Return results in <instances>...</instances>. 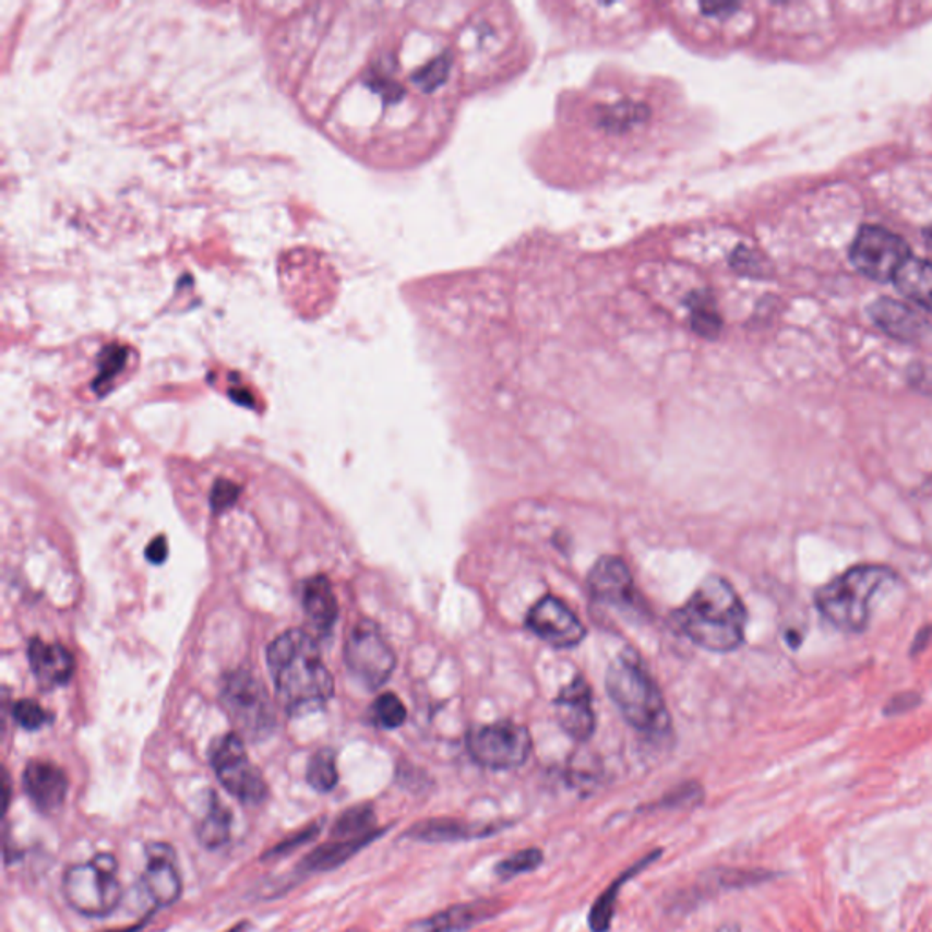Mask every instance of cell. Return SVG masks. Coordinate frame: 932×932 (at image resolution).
Returning <instances> with one entry per match:
<instances>
[{"label":"cell","instance_id":"6da1fadb","mask_svg":"<svg viewBox=\"0 0 932 932\" xmlns=\"http://www.w3.org/2000/svg\"><path fill=\"white\" fill-rule=\"evenodd\" d=\"M746 609L727 579L710 576L672 616L674 625L697 647L732 653L745 642Z\"/></svg>","mask_w":932,"mask_h":932},{"label":"cell","instance_id":"7a4b0ae2","mask_svg":"<svg viewBox=\"0 0 932 932\" xmlns=\"http://www.w3.org/2000/svg\"><path fill=\"white\" fill-rule=\"evenodd\" d=\"M280 702L290 713L321 707L334 694V681L323 664L318 642L304 631H288L266 653Z\"/></svg>","mask_w":932,"mask_h":932},{"label":"cell","instance_id":"3957f363","mask_svg":"<svg viewBox=\"0 0 932 932\" xmlns=\"http://www.w3.org/2000/svg\"><path fill=\"white\" fill-rule=\"evenodd\" d=\"M605 681L610 700L634 729L650 736L669 732L670 716L661 691L634 650L626 648L616 656Z\"/></svg>","mask_w":932,"mask_h":932},{"label":"cell","instance_id":"277c9868","mask_svg":"<svg viewBox=\"0 0 932 932\" xmlns=\"http://www.w3.org/2000/svg\"><path fill=\"white\" fill-rule=\"evenodd\" d=\"M896 579V572L885 565L850 566L833 582L817 588L814 605L817 612L847 634H861L871 620V601L880 588Z\"/></svg>","mask_w":932,"mask_h":932},{"label":"cell","instance_id":"5b68a950","mask_svg":"<svg viewBox=\"0 0 932 932\" xmlns=\"http://www.w3.org/2000/svg\"><path fill=\"white\" fill-rule=\"evenodd\" d=\"M62 894L79 915L103 918L113 912L122 898L116 856L97 855L88 863L70 867L62 877Z\"/></svg>","mask_w":932,"mask_h":932},{"label":"cell","instance_id":"8992f818","mask_svg":"<svg viewBox=\"0 0 932 932\" xmlns=\"http://www.w3.org/2000/svg\"><path fill=\"white\" fill-rule=\"evenodd\" d=\"M474 762L492 770H512L527 763L533 752V736L514 721H495L474 727L466 736Z\"/></svg>","mask_w":932,"mask_h":932},{"label":"cell","instance_id":"52a82bcc","mask_svg":"<svg viewBox=\"0 0 932 932\" xmlns=\"http://www.w3.org/2000/svg\"><path fill=\"white\" fill-rule=\"evenodd\" d=\"M210 763L220 785L244 805H261L268 798V784L250 762L241 736L226 734L215 741Z\"/></svg>","mask_w":932,"mask_h":932},{"label":"cell","instance_id":"ba28073f","mask_svg":"<svg viewBox=\"0 0 932 932\" xmlns=\"http://www.w3.org/2000/svg\"><path fill=\"white\" fill-rule=\"evenodd\" d=\"M849 255L855 268L869 279L893 283L912 253L904 237L883 226L865 225L856 234Z\"/></svg>","mask_w":932,"mask_h":932},{"label":"cell","instance_id":"9c48e42d","mask_svg":"<svg viewBox=\"0 0 932 932\" xmlns=\"http://www.w3.org/2000/svg\"><path fill=\"white\" fill-rule=\"evenodd\" d=\"M345 658L351 674L368 686L379 689L395 669L394 650L372 621H361L346 640Z\"/></svg>","mask_w":932,"mask_h":932},{"label":"cell","instance_id":"30bf717a","mask_svg":"<svg viewBox=\"0 0 932 932\" xmlns=\"http://www.w3.org/2000/svg\"><path fill=\"white\" fill-rule=\"evenodd\" d=\"M220 697L234 721L247 732L264 734L274 727V708L268 694L247 670H237L226 678Z\"/></svg>","mask_w":932,"mask_h":932},{"label":"cell","instance_id":"8fae6325","mask_svg":"<svg viewBox=\"0 0 932 932\" xmlns=\"http://www.w3.org/2000/svg\"><path fill=\"white\" fill-rule=\"evenodd\" d=\"M588 588L596 601L621 610V612H643L642 596L625 561L616 555H605L596 561L588 574Z\"/></svg>","mask_w":932,"mask_h":932},{"label":"cell","instance_id":"7c38bea8","mask_svg":"<svg viewBox=\"0 0 932 932\" xmlns=\"http://www.w3.org/2000/svg\"><path fill=\"white\" fill-rule=\"evenodd\" d=\"M527 626L554 648L576 647L587 636L582 620L554 596H545L534 605L527 616Z\"/></svg>","mask_w":932,"mask_h":932},{"label":"cell","instance_id":"4fadbf2b","mask_svg":"<svg viewBox=\"0 0 932 932\" xmlns=\"http://www.w3.org/2000/svg\"><path fill=\"white\" fill-rule=\"evenodd\" d=\"M146 871L143 883L155 905L170 907L181 898L182 880L177 871L176 850L168 844L146 845Z\"/></svg>","mask_w":932,"mask_h":932},{"label":"cell","instance_id":"5bb4252c","mask_svg":"<svg viewBox=\"0 0 932 932\" xmlns=\"http://www.w3.org/2000/svg\"><path fill=\"white\" fill-rule=\"evenodd\" d=\"M68 776L56 763L34 760L24 768L23 789L40 814L53 816L61 811L68 794Z\"/></svg>","mask_w":932,"mask_h":932},{"label":"cell","instance_id":"9a60e30c","mask_svg":"<svg viewBox=\"0 0 932 932\" xmlns=\"http://www.w3.org/2000/svg\"><path fill=\"white\" fill-rule=\"evenodd\" d=\"M555 714L561 729L577 741H587L596 729L593 689L577 676L560 692L555 700Z\"/></svg>","mask_w":932,"mask_h":932},{"label":"cell","instance_id":"2e32d148","mask_svg":"<svg viewBox=\"0 0 932 932\" xmlns=\"http://www.w3.org/2000/svg\"><path fill=\"white\" fill-rule=\"evenodd\" d=\"M505 828V823H470L455 817H430L411 825L405 838L425 841V844H454L489 838Z\"/></svg>","mask_w":932,"mask_h":932},{"label":"cell","instance_id":"e0dca14e","mask_svg":"<svg viewBox=\"0 0 932 932\" xmlns=\"http://www.w3.org/2000/svg\"><path fill=\"white\" fill-rule=\"evenodd\" d=\"M501 910V901L481 899L468 904L452 905L438 915L428 916L422 920L411 921L403 932H465L473 927L490 920Z\"/></svg>","mask_w":932,"mask_h":932},{"label":"cell","instance_id":"ac0fdd59","mask_svg":"<svg viewBox=\"0 0 932 932\" xmlns=\"http://www.w3.org/2000/svg\"><path fill=\"white\" fill-rule=\"evenodd\" d=\"M869 315L877 328L883 330L894 339L905 340V343H915L925 337L929 332V324L920 313L891 297H882L872 302L869 307Z\"/></svg>","mask_w":932,"mask_h":932},{"label":"cell","instance_id":"d6986e66","mask_svg":"<svg viewBox=\"0 0 932 932\" xmlns=\"http://www.w3.org/2000/svg\"><path fill=\"white\" fill-rule=\"evenodd\" d=\"M28 659L32 672L46 689L67 685L72 680L75 661L62 645L45 643L35 637L29 642Z\"/></svg>","mask_w":932,"mask_h":932},{"label":"cell","instance_id":"ffe728a7","mask_svg":"<svg viewBox=\"0 0 932 932\" xmlns=\"http://www.w3.org/2000/svg\"><path fill=\"white\" fill-rule=\"evenodd\" d=\"M664 855V850L656 849L650 855L643 856L642 860L637 861L636 865L621 872L620 876L616 877L614 882L610 883L609 887L605 888L604 894L596 899L593 910L588 912V927L593 932H609L612 920H614L616 904L620 896L621 888L626 882H631L632 877H636L643 869L653 865L654 861L658 860L659 856Z\"/></svg>","mask_w":932,"mask_h":932},{"label":"cell","instance_id":"44dd1931","mask_svg":"<svg viewBox=\"0 0 932 932\" xmlns=\"http://www.w3.org/2000/svg\"><path fill=\"white\" fill-rule=\"evenodd\" d=\"M901 296L932 315V263L910 255L893 279Z\"/></svg>","mask_w":932,"mask_h":932},{"label":"cell","instance_id":"7402d4cb","mask_svg":"<svg viewBox=\"0 0 932 932\" xmlns=\"http://www.w3.org/2000/svg\"><path fill=\"white\" fill-rule=\"evenodd\" d=\"M372 841H375V839L330 838V841L319 845V847H315L310 855H307V858H304V860L299 863V867H297V871L301 872V874L334 871V869L346 863V861L350 860L351 856H356L359 850L365 849V847H368Z\"/></svg>","mask_w":932,"mask_h":932},{"label":"cell","instance_id":"603a6c76","mask_svg":"<svg viewBox=\"0 0 932 932\" xmlns=\"http://www.w3.org/2000/svg\"><path fill=\"white\" fill-rule=\"evenodd\" d=\"M302 607L319 631H332L339 614V607H337L334 588L326 577L315 576L308 579L302 590Z\"/></svg>","mask_w":932,"mask_h":932},{"label":"cell","instance_id":"cb8c5ba5","mask_svg":"<svg viewBox=\"0 0 932 932\" xmlns=\"http://www.w3.org/2000/svg\"><path fill=\"white\" fill-rule=\"evenodd\" d=\"M383 833V828H379L378 825H375V812H373V806L368 805V803H361V805L346 809V811L337 817V822L334 823L332 833H330V838L378 839Z\"/></svg>","mask_w":932,"mask_h":932},{"label":"cell","instance_id":"d4e9b609","mask_svg":"<svg viewBox=\"0 0 932 932\" xmlns=\"http://www.w3.org/2000/svg\"><path fill=\"white\" fill-rule=\"evenodd\" d=\"M231 812L226 809L225 803L212 794L208 809L204 814L203 820L199 823L198 838L206 849H220L225 847L231 838Z\"/></svg>","mask_w":932,"mask_h":932},{"label":"cell","instance_id":"484cf974","mask_svg":"<svg viewBox=\"0 0 932 932\" xmlns=\"http://www.w3.org/2000/svg\"><path fill=\"white\" fill-rule=\"evenodd\" d=\"M307 781L318 792H330L337 787L339 773H337V760L334 751L321 749L310 757L307 768Z\"/></svg>","mask_w":932,"mask_h":932},{"label":"cell","instance_id":"4316f807","mask_svg":"<svg viewBox=\"0 0 932 932\" xmlns=\"http://www.w3.org/2000/svg\"><path fill=\"white\" fill-rule=\"evenodd\" d=\"M543 861L545 855L541 849L528 847V849L517 850L514 855L506 856L505 860H501L494 867L495 876L506 882V880H512V877L525 874V872L536 871L543 865Z\"/></svg>","mask_w":932,"mask_h":932},{"label":"cell","instance_id":"83f0119b","mask_svg":"<svg viewBox=\"0 0 932 932\" xmlns=\"http://www.w3.org/2000/svg\"><path fill=\"white\" fill-rule=\"evenodd\" d=\"M372 716L381 729H397L406 721V708L395 694H381L373 702Z\"/></svg>","mask_w":932,"mask_h":932},{"label":"cell","instance_id":"f1b7e54d","mask_svg":"<svg viewBox=\"0 0 932 932\" xmlns=\"http://www.w3.org/2000/svg\"><path fill=\"white\" fill-rule=\"evenodd\" d=\"M703 796L705 794H703L702 785L689 781V784L680 785V787L670 790L669 794H665L650 809H685V806L702 803Z\"/></svg>","mask_w":932,"mask_h":932},{"label":"cell","instance_id":"f546056e","mask_svg":"<svg viewBox=\"0 0 932 932\" xmlns=\"http://www.w3.org/2000/svg\"><path fill=\"white\" fill-rule=\"evenodd\" d=\"M321 827H323V822H313L312 825H308L307 828H302V831L294 834V836H288V838L283 839L275 847H272L268 852H264L263 860L283 858V856L290 855V852L299 849L302 845L310 844V841L318 838Z\"/></svg>","mask_w":932,"mask_h":932},{"label":"cell","instance_id":"4dcf8cb0","mask_svg":"<svg viewBox=\"0 0 932 932\" xmlns=\"http://www.w3.org/2000/svg\"><path fill=\"white\" fill-rule=\"evenodd\" d=\"M13 718L23 729L39 730L50 721V714L34 700H21L13 705Z\"/></svg>","mask_w":932,"mask_h":932},{"label":"cell","instance_id":"1f68e13d","mask_svg":"<svg viewBox=\"0 0 932 932\" xmlns=\"http://www.w3.org/2000/svg\"><path fill=\"white\" fill-rule=\"evenodd\" d=\"M239 494H241V489L236 483H231L228 479H219L214 485V490H212V495H210L212 509L215 512H223L226 509H230V506L236 505Z\"/></svg>","mask_w":932,"mask_h":932},{"label":"cell","instance_id":"d6a6232c","mask_svg":"<svg viewBox=\"0 0 932 932\" xmlns=\"http://www.w3.org/2000/svg\"><path fill=\"white\" fill-rule=\"evenodd\" d=\"M920 702L921 697L918 696L916 692H904V694L893 697V700L887 703L885 714H887V716H896V714L907 713V710H912V708L918 707Z\"/></svg>","mask_w":932,"mask_h":932},{"label":"cell","instance_id":"836d02e7","mask_svg":"<svg viewBox=\"0 0 932 932\" xmlns=\"http://www.w3.org/2000/svg\"><path fill=\"white\" fill-rule=\"evenodd\" d=\"M146 558H148L154 565L165 563L166 558H168V543H166L165 536H159V538H155L154 541L150 543L148 549H146Z\"/></svg>","mask_w":932,"mask_h":932},{"label":"cell","instance_id":"e575fe53","mask_svg":"<svg viewBox=\"0 0 932 932\" xmlns=\"http://www.w3.org/2000/svg\"><path fill=\"white\" fill-rule=\"evenodd\" d=\"M2 787H4V809H8V805H10V778H8V773H4V784H2Z\"/></svg>","mask_w":932,"mask_h":932},{"label":"cell","instance_id":"d590c367","mask_svg":"<svg viewBox=\"0 0 932 932\" xmlns=\"http://www.w3.org/2000/svg\"><path fill=\"white\" fill-rule=\"evenodd\" d=\"M138 929H141V923L139 925L133 927H122V929H116V931H106V932H135Z\"/></svg>","mask_w":932,"mask_h":932},{"label":"cell","instance_id":"8d00e7d4","mask_svg":"<svg viewBox=\"0 0 932 932\" xmlns=\"http://www.w3.org/2000/svg\"><path fill=\"white\" fill-rule=\"evenodd\" d=\"M925 241H927V244H929V248H931V252H932V225L929 226V228H927V230H925Z\"/></svg>","mask_w":932,"mask_h":932},{"label":"cell","instance_id":"74e56055","mask_svg":"<svg viewBox=\"0 0 932 932\" xmlns=\"http://www.w3.org/2000/svg\"><path fill=\"white\" fill-rule=\"evenodd\" d=\"M244 927H247V923H241V925L234 927V929H230V931H228V932H241L242 929H244Z\"/></svg>","mask_w":932,"mask_h":932}]
</instances>
